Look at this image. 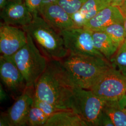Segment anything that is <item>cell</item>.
<instances>
[{"label":"cell","instance_id":"cell-17","mask_svg":"<svg viewBox=\"0 0 126 126\" xmlns=\"http://www.w3.org/2000/svg\"><path fill=\"white\" fill-rule=\"evenodd\" d=\"M125 108L120 100L106 101L103 111L111 119L114 126H126Z\"/></svg>","mask_w":126,"mask_h":126},{"label":"cell","instance_id":"cell-26","mask_svg":"<svg viewBox=\"0 0 126 126\" xmlns=\"http://www.w3.org/2000/svg\"><path fill=\"white\" fill-rule=\"evenodd\" d=\"M7 99V95L6 93V92L4 90L1 84L0 85V102H2L4 100H6Z\"/></svg>","mask_w":126,"mask_h":126},{"label":"cell","instance_id":"cell-15","mask_svg":"<svg viewBox=\"0 0 126 126\" xmlns=\"http://www.w3.org/2000/svg\"><path fill=\"white\" fill-rule=\"evenodd\" d=\"M45 126H87L78 114L70 109L59 111L49 118Z\"/></svg>","mask_w":126,"mask_h":126},{"label":"cell","instance_id":"cell-14","mask_svg":"<svg viewBox=\"0 0 126 126\" xmlns=\"http://www.w3.org/2000/svg\"><path fill=\"white\" fill-rule=\"evenodd\" d=\"M110 5L108 0H87L72 16L75 27H83L100 10Z\"/></svg>","mask_w":126,"mask_h":126},{"label":"cell","instance_id":"cell-12","mask_svg":"<svg viewBox=\"0 0 126 126\" xmlns=\"http://www.w3.org/2000/svg\"><path fill=\"white\" fill-rule=\"evenodd\" d=\"M0 76L5 86L13 93H22L27 87L22 73L9 56H0Z\"/></svg>","mask_w":126,"mask_h":126},{"label":"cell","instance_id":"cell-20","mask_svg":"<svg viewBox=\"0 0 126 126\" xmlns=\"http://www.w3.org/2000/svg\"><path fill=\"white\" fill-rule=\"evenodd\" d=\"M71 16L78 12L87 0H52Z\"/></svg>","mask_w":126,"mask_h":126},{"label":"cell","instance_id":"cell-9","mask_svg":"<svg viewBox=\"0 0 126 126\" xmlns=\"http://www.w3.org/2000/svg\"><path fill=\"white\" fill-rule=\"evenodd\" d=\"M34 96V87L27 86L16 98L6 113L9 126L27 125L28 114L33 103Z\"/></svg>","mask_w":126,"mask_h":126},{"label":"cell","instance_id":"cell-24","mask_svg":"<svg viewBox=\"0 0 126 126\" xmlns=\"http://www.w3.org/2000/svg\"><path fill=\"white\" fill-rule=\"evenodd\" d=\"M99 126H114L112 121L110 117L103 111L100 119H99Z\"/></svg>","mask_w":126,"mask_h":126},{"label":"cell","instance_id":"cell-22","mask_svg":"<svg viewBox=\"0 0 126 126\" xmlns=\"http://www.w3.org/2000/svg\"><path fill=\"white\" fill-rule=\"evenodd\" d=\"M33 104L38 108H40L42 111L50 117L54 113L61 110V109L56 108L51 104L38 99L35 95L34 96Z\"/></svg>","mask_w":126,"mask_h":126},{"label":"cell","instance_id":"cell-3","mask_svg":"<svg viewBox=\"0 0 126 126\" xmlns=\"http://www.w3.org/2000/svg\"><path fill=\"white\" fill-rule=\"evenodd\" d=\"M22 28L32 36L41 52L48 60H62L69 54L60 32L39 14L33 16L32 22Z\"/></svg>","mask_w":126,"mask_h":126},{"label":"cell","instance_id":"cell-13","mask_svg":"<svg viewBox=\"0 0 126 126\" xmlns=\"http://www.w3.org/2000/svg\"><path fill=\"white\" fill-rule=\"evenodd\" d=\"M124 16L118 7L108 5L100 10L83 27L92 31H100L116 23H124Z\"/></svg>","mask_w":126,"mask_h":126},{"label":"cell","instance_id":"cell-16","mask_svg":"<svg viewBox=\"0 0 126 126\" xmlns=\"http://www.w3.org/2000/svg\"><path fill=\"white\" fill-rule=\"evenodd\" d=\"M92 35L95 47L110 62L117 52L118 48L105 32L99 31H92Z\"/></svg>","mask_w":126,"mask_h":126},{"label":"cell","instance_id":"cell-5","mask_svg":"<svg viewBox=\"0 0 126 126\" xmlns=\"http://www.w3.org/2000/svg\"><path fill=\"white\" fill-rule=\"evenodd\" d=\"M105 102L92 90L75 87L68 107L81 117L87 126H99Z\"/></svg>","mask_w":126,"mask_h":126},{"label":"cell","instance_id":"cell-18","mask_svg":"<svg viewBox=\"0 0 126 126\" xmlns=\"http://www.w3.org/2000/svg\"><path fill=\"white\" fill-rule=\"evenodd\" d=\"M99 31H102L107 33L118 49L125 40L126 33L124 23H113Z\"/></svg>","mask_w":126,"mask_h":126},{"label":"cell","instance_id":"cell-10","mask_svg":"<svg viewBox=\"0 0 126 126\" xmlns=\"http://www.w3.org/2000/svg\"><path fill=\"white\" fill-rule=\"evenodd\" d=\"M39 14L58 32L75 27L72 16L52 0L45 1L39 10Z\"/></svg>","mask_w":126,"mask_h":126},{"label":"cell","instance_id":"cell-29","mask_svg":"<svg viewBox=\"0 0 126 126\" xmlns=\"http://www.w3.org/2000/svg\"><path fill=\"white\" fill-rule=\"evenodd\" d=\"M119 8L121 9L123 16H126V0Z\"/></svg>","mask_w":126,"mask_h":126},{"label":"cell","instance_id":"cell-1","mask_svg":"<svg viewBox=\"0 0 126 126\" xmlns=\"http://www.w3.org/2000/svg\"><path fill=\"white\" fill-rule=\"evenodd\" d=\"M74 88L60 61L49 60L45 71L35 84V95L59 109H69V101Z\"/></svg>","mask_w":126,"mask_h":126},{"label":"cell","instance_id":"cell-11","mask_svg":"<svg viewBox=\"0 0 126 126\" xmlns=\"http://www.w3.org/2000/svg\"><path fill=\"white\" fill-rule=\"evenodd\" d=\"M0 18L6 24L22 28L32 22L33 16L24 0H10L1 9Z\"/></svg>","mask_w":126,"mask_h":126},{"label":"cell","instance_id":"cell-4","mask_svg":"<svg viewBox=\"0 0 126 126\" xmlns=\"http://www.w3.org/2000/svg\"><path fill=\"white\" fill-rule=\"evenodd\" d=\"M27 42L15 54L9 56L22 73L27 86L35 84L45 71L49 60L41 52L32 36L27 33Z\"/></svg>","mask_w":126,"mask_h":126},{"label":"cell","instance_id":"cell-25","mask_svg":"<svg viewBox=\"0 0 126 126\" xmlns=\"http://www.w3.org/2000/svg\"><path fill=\"white\" fill-rule=\"evenodd\" d=\"M0 126H9V123L6 113H2L0 116Z\"/></svg>","mask_w":126,"mask_h":126},{"label":"cell","instance_id":"cell-27","mask_svg":"<svg viewBox=\"0 0 126 126\" xmlns=\"http://www.w3.org/2000/svg\"><path fill=\"white\" fill-rule=\"evenodd\" d=\"M124 26L125 28V33H126V36H125V39L124 43L122 45V46L120 47V48L117 51H122L126 50V16H124Z\"/></svg>","mask_w":126,"mask_h":126},{"label":"cell","instance_id":"cell-21","mask_svg":"<svg viewBox=\"0 0 126 126\" xmlns=\"http://www.w3.org/2000/svg\"><path fill=\"white\" fill-rule=\"evenodd\" d=\"M110 62L112 67L126 77V50L117 51Z\"/></svg>","mask_w":126,"mask_h":126},{"label":"cell","instance_id":"cell-31","mask_svg":"<svg viewBox=\"0 0 126 126\" xmlns=\"http://www.w3.org/2000/svg\"><path fill=\"white\" fill-rule=\"evenodd\" d=\"M125 111L126 112V107L125 108Z\"/></svg>","mask_w":126,"mask_h":126},{"label":"cell","instance_id":"cell-30","mask_svg":"<svg viewBox=\"0 0 126 126\" xmlns=\"http://www.w3.org/2000/svg\"><path fill=\"white\" fill-rule=\"evenodd\" d=\"M10 0H0V8L2 9Z\"/></svg>","mask_w":126,"mask_h":126},{"label":"cell","instance_id":"cell-23","mask_svg":"<svg viewBox=\"0 0 126 126\" xmlns=\"http://www.w3.org/2000/svg\"><path fill=\"white\" fill-rule=\"evenodd\" d=\"M46 0H24L27 8L33 16L39 14V10Z\"/></svg>","mask_w":126,"mask_h":126},{"label":"cell","instance_id":"cell-6","mask_svg":"<svg viewBox=\"0 0 126 126\" xmlns=\"http://www.w3.org/2000/svg\"><path fill=\"white\" fill-rule=\"evenodd\" d=\"M105 101L119 100L126 95V77L116 68H109L91 88Z\"/></svg>","mask_w":126,"mask_h":126},{"label":"cell","instance_id":"cell-2","mask_svg":"<svg viewBox=\"0 0 126 126\" xmlns=\"http://www.w3.org/2000/svg\"><path fill=\"white\" fill-rule=\"evenodd\" d=\"M60 61L75 87L89 90L99 77L112 66L106 59L82 55L69 53Z\"/></svg>","mask_w":126,"mask_h":126},{"label":"cell","instance_id":"cell-7","mask_svg":"<svg viewBox=\"0 0 126 126\" xmlns=\"http://www.w3.org/2000/svg\"><path fill=\"white\" fill-rule=\"evenodd\" d=\"M59 32L70 54L106 59L95 47L92 31L84 27H73Z\"/></svg>","mask_w":126,"mask_h":126},{"label":"cell","instance_id":"cell-28","mask_svg":"<svg viewBox=\"0 0 126 126\" xmlns=\"http://www.w3.org/2000/svg\"><path fill=\"white\" fill-rule=\"evenodd\" d=\"M126 0H108L110 5L120 7Z\"/></svg>","mask_w":126,"mask_h":126},{"label":"cell","instance_id":"cell-19","mask_svg":"<svg viewBox=\"0 0 126 126\" xmlns=\"http://www.w3.org/2000/svg\"><path fill=\"white\" fill-rule=\"evenodd\" d=\"M50 117L40 108L32 105L30 110L27 119V125L30 126H44Z\"/></svg>","mask_w":126,"mask_h":126},{"label":"cell","instance_id":"cell-8","mask_svg":"<svg viewBox=\"0 0 126 126\" xmlns=\"http://www.w3.org/2000/svg\"><path fill=\"white\" fill-rule=\"evenodd\" d=\"M27 42V33L22 28L0 23V51L1 55H13L23 47Z\"/></svg>","mask_w":126,"mask_h":126}]
</instances>
